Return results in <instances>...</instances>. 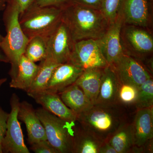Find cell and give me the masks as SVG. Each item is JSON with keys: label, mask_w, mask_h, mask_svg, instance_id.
<instances>
[{"label": "cell", "mask_w": 153, "mask_h": 153, "mask_svg": "<svg viewBox=\"0 0 153 153\" xmlns=\"http://www.w3.org/2000/svg\"><path fill=\"white\" fill-rule=\"evenodd\" d=\"M99 153H117L113 147L107 141L103 142L99 149Z\"/></svg>", "instance_id": "d6a6232c"}, {"label": "cell", "mask_w": 153, "mask_h": 153, "mask_svg": "<svg viewBox=\"0 0 153 153\" xmlns=\"http://www.w3.org/2000/svg\"><path fill=\"white\" fill-rule=\"evenodd\" d=\"M102 142L82 128L75 129L72 153H99Z\"/></svg>", "instance_id": "603a6c76"}, {"label": "cell", "mask_w": 153, "mask_h": 153, "mask_svg": "<svg viewBox=\"0 0 153 153\" xmlns=\"http://www.w3.org/2000/svg\"><path fill=\"white\" fill-rule=\"evenodd\" d=\"M18 118L25 123L30 145L43 140H47L44 126L33 105L27 101L20 102Z\"/></svg>", "instance_id": "9a60e30c"}, {"label": "cell", "mask_w": 153, "mask_h": 153, "mask_svg": "<svg viewBox=\"0 0 153 153\" xmlns=\"http://www.w3.org/2000/svg\"><path fill=\"white\" fill-rule=\"evenodd\" d=\"M106 141L117 153H130L134 146L132 123L126 121Z\"/></svg>", "instance_id": "44dd1931"}, {"label": "cell", "mask_w": 153, "mask_h": 153, "mask_svg": "<svg viewBox=\"0 0 153 153\" xmlns=\"http://www.w3.org/2000/svg\"><path fill=\"white\" fill-rule=\"evenodd\" d=\"M64 104L78 115L93 106L82 89L76 83L58 93Z\"/></svg>", "instance_id": "d6986e66"}, {"label": "cell", "mask_w": 153, "mask_h": 153, "mask_svg": "<svg viewBox=\"0 0 153 153\" xmlns=\"http://www.w3.org/2000/svg\"><path fill=\"white\" fill-rule=\"evenodd\" d=\"M102 1V0H73L72 2L100 10Z\"/></svg>", "instance_id": "1f68e13d"}, {"label": "cell", "mask_w": 153, "mask_h": 153, "mask_svg": "<svg viewBox=\"0 0 153 153\" xmlns=\"http://www.w3.org/2000/svg\"><path fill=\"white\" fill-rule=\"evenodd\" d=\"M20 105L19 97L16 94H13L10 99L11 111L9 114L7 131L2 144L3 153H30L24 141L18 118Z\"/></svg>", "instance_id": "ba28073f"}, {"label": "cell", "mask_w": 153, "mask_h": 153, "mask_svg": "<svg viewBox=\"0 0 153 153\" xmlns=\"http://www.w3.org/2000/svg\"><path fill=\"white\" fill-rule=\"evenodd\" d=\"M132 125L134 146H142L153 139V106L137 109Z\"/></svg>", "instance_id": "2e32d148"}, {"label": "cell", "mask_w": 153, "mask_h": 153, "mask_svg": "<svg viewBox=\"0 0 153 153\" xmlns=\"http://www.w3.org/2000/svg\"><path fill=\"white\" fill-rule=\"evenodd\" d=\"M83 70L66 62L55 68L45 90L58 93L76 82Z\"/></svg>", "instance_id": "5bb4252c"}, {"label": "cell", "mask_w": 153, "mask_h": 153, "mask_svg": "<svg viewBox=\"0 0 153 153\" xmlns=\"http://www.w3.org/2000/svg\"><path fill=\"white\" fill-rule=\"evenodd\" d=\"M120 82L139 86L152 74L144 64L133 57L123 54L111 65Z\"/></svg>", "instance_id": "9c48e42d"}, {"label": "cell", "mask_w": 153, "mask_h": 153, "mask_svg": "<svg viewBox=\"0 0 153 153\" xmlns=\"http://www.w3.org/2000/svg\"><path fill=\"white\" fill-rule=\"evenodd\" d=\"M62 8L40 7L34 3L20 14L19 22L29 39L36 36L48 37L62 22Z\"/></svg>", "instance_id": "277c9868"}, {"label": "cell", "mask_w": 153, "mask_h": 153, "mask_svg": "<svg viewBox=\"0 0 153 153\" xmlns=\"http://www.w3.org/2000/svg\"><path fill=\"white\" fill-rule=\"evenodd\" d=\"M30 149L36 153H59L47 140H43L31 144Z\"/></svg>", "instance_id": "83f0119b"}, {"label": "cell", "mask_w": 153, "mask_h": 153, "mask_svg": "<svg viewBox=\"0 0 153 153\" xmlns=\"http://www.w3.org/2000/svg\"><path fill=\"white\" fill-rule=\"evenodd\" d=\"M124 23L123 14L120 9L114 22L109 24L104 36L98 40L102 52L108 65L123 54L120 44V32Z\"/></svg>", "instance_id": "7c38bea8"}, {"label": "cell", "mask_w": 153, "mask_h": 153, "mask_svg": "<svg viewBox=\"0 0 153 153\" xmlns=\"http://www.w3.org/2000/svg\"><path fill=\"white\" fill-rule=\"evenodd\" d=\"M59 64L48 57L41 61L33 83L27 91L29 96L45 90L54 69Z\"/></svg>", "instance_id": "7402d4cb"}, {"label": "cell", "mask_w": 153, "mask_h": 153, "mask_svg": "<svg viewBox=\"0 0 153 153\" xmlns=\"http://www.w3.org/2000/svg\"><path fill=\"white\" fill-rule=\"evenodd\" d=\"M138 86L136 85L120 82L117 103L122 106L134 105L138 93Z\"/></svg>", "instance_id": "484cf974"}, {"label": "cell", "mask_w": 153, "mask_h": 153, "mask_svg": "<svg viewBox=\"0 0 153 153\" xmlns=\"http://www.w3.org/2000/svg\"><path fill=\"white\" fill-rule=\"evenodd\" d=\"M124 23L153 31V0H122Z\"/></svg>", "instance_id": "8fae6325"}, {"label": "cell", "mask_w": 153, "mask_h": 153, "mask_svg": "<svg viewBox=\"0 0 153 153\" xmlns=\"http://www.w3.org/2000/svg\"><path fill=\"white\" fill-rule=\"evenodd\" d=\"M119 84V80L111 66L108 65L103 68L100 87L94 104L117 103V99Z\"/></svg>", "instance_id": "e0dca14e"}, {"label": "cell", "mask_w": 153, "mask_h": 153, "mask_svg": "<svg viewBox=\"0 0 153 153\" xmlns=\"http://www.w3.org/2000/svg\"><path fill=\"white\" fill-rule=\"evenodd\" d=\"M47 38L36 36L30 38L25 48L24 55L34 63L44 60L47 55Z\"/></svg>", "instance_id": "cb8c5ba5"}, {"label": "cell", "mask_w": 153, "mask_h": 153, "mask_svg": "<svg viewBox=\"0 0 153 153\" xmlns=\"http://www.w3.org/2000/svg\"><path fill=\"white\" fill-rule=\"evenodd\" d=\"M20 14L16 7L7 4L3 17L7 34L0 42V48L11 63L10 76L16 72L29 41L20 26Z\"/></svg>", "instance_id": "3957f363"}, {"label": "cell", "mask_w": 153, "mask_h": 153, "mask_svg": "<svg viewBox=\"0 0 153 153\" xmlns=\"http://www.w3.org/2000/svg\"><path fill=\"white\" fill-rule=\"evenodd\" d=\"M62 21L75 42L85 39L99 40L109 25L100 10L74 2L62 8Z\"/></svg>", "instance_id": "6da1fadb"}, {"label": "cell", "mask_w": 153, "mask_h": 153, "mask_svg": "<svg viewBox=\"0 0 153 153\" xmlns=\"http://www.w3.org/2000/svg\"><path fill=\"white\" fill-rule=\"evenodd\" d=\"M3 38H4V37L2 36L1 34H0V42H1L2 41Z\"/></svg>", "instance_id": "8d00e7d4"}, {"label": "cell", "mask_w": 153, "mask_h": 153, "mask_svg": "<svg viewBox=\"0 0 153 153\" xmlns=\"http://www.w3.org/2000/svg\"><path fill=\"white\" fill-rule=\"evenodd\" d=\"M7 79L5 78L0 79V87H1V86L4 83H5V82L7 81Z\"/></svg>", "instance_id": "d590c367"}, {"label": "cell", "mask_w": 153, "mask_h": 153, "mask_svg": "<svg viewBox=\"0 0 153 153\" xmlns=\"http://www.w3.org/2000/svg\"><path fill=\"white\" fill-rule=\"evenodd\" d=\"M122 0H102L100 11L109 24L114 22L120 10Z\"/></svg>", "instance_id": "4316f807"}, {"label": "cell", "mask_w": 153, "mask_h": 153, "mask_svg": "<svg viewBox=\"0 0 153 153\" xmlns=\"http://www.w3.org/2000/svg\"><path fill=\"white\" fill-rule=\"evenodd\" d=\"M35 1L36 0H6V2L7 4L16 7L21 14L34 4Z\"/></svg>", "instance_id": "4dcf8cb0"}, {"label": "cell", "mask_w": 153, "mask_h": 153, "mask_svg": "<svg viewBox=\"0 0 153 153\" xmlns=\"http://www.w3.org/2000/svg\"><path fill=\"white\" fill-rule=\"evenodd\" d=\"M9 115L0 107V153H3L2 144L7 131Z\"/></svg>", "instance_id": "f546056e"}, {"label": "cell", "mask_w": 153, "mask_h": 153, "mask_svg": "<svg viewBox=\"0 0 153 153\" xmlns=\"http://www.w3.org/2000/svg\"><path fill=\"white\" fill-rule=\"evenodd\" d=\"M75 42L63 22L47 38V57L58 64L68 62Z\"/></svg>", "instance_id": "30bf717a"}, {"label": "cell", "mask_w": 153, "mask_h": 153, "mask_svg": "<svg viewBox=\"0 0 153 153\" xmlns=\"http://www.w3.org/2000/svg\"><path fill=\"white\" fill-rule=\"evenodd\" d=\"M137 109L153 106V80L150 78L139 86L138 93L134 105Z\"/></svg>", "instance_id": "d4e9b609"}, {"label": "cell", "mask_w": 153, "mask_h": 153, "mask_svg": "<svg viewBox=\"0 0 153 153\" xmlns=\"http://www.w3.org/2000/svg\"><path fill=\"white\" fill-rule=\"evenodd\" d=\"M152 32L124 23L120 32V44L123 54L142 62L152 57Z\"/></svg>", "instance_id": "8992f818"}, {"label": "cell", "mask_w": 153, "mask_h": 153, "mask_svg": "<svg viewBox=\"0 0 153 153\" xmlns=\"http://www.w3.org/2000/svg\"><path fill=\"white\" fill-rule=\"evenodd\" d=\"M5 2H6V0H0V10L3 8Z\"/></svg>", "instance_id": "e575fe53"}, {"label": "cell", "mask_w": 153, "mask_h": 153, "mask_svg": "<svg viewBox=\"0 0 153 153\" xmlns=\"http://www.w3.org/2000/svg\"><path fill=\"white\" fill-rule=\"evenodd\" d=\"M0 62H4L6 63H10L7 57H6L5 55L4 54L1 48H0Z\"/></svg>", "instance_id": "836d02e7"}, {"label": "cell", "mask_w": 153, "mask_h": 153, "mask_svg": "<svg viewBox=\"0 0 153 153\" xmlns=\"http://www.w3.org/2000/svg\"><path fill=\"white\" fill-rule=\"evenodd\" d=\"M103 68H88L83 70L74 83L83 91L92 104L98 95Z\"/></svg>", "instance_id": "ffe728a7"}, {"label": "cell", "mask_w": 153, "mask_h": 153, "mask_svg": "<svg viewBox=\"0 0 153 153\" xmlns=\"http://www.w3.org/2000/svg\"><path fill=\"white\" fill-rule=\"evenodd\" d=\"M81 127L101 141H106L123 123L127 121L122 105L94 104L77 116Z\"/></svg>", "instance_id": "7a4b0ae2"}, {"label": "cell", "mask_w": 153, "mask_h": 153, "mask_svg": "<svg viewBox=\"0 0 153 153\" xmlns=\"http://www.w3.org/2000/svg\"><path fill=\"white\" fill-rule=\"evenodd\" d=\"M38 68V65L23 55L19 61L16 72L11 76L10 87L27 92L33 83Z\"/></svg>", "instance_id": "ac0fdd59"}, {"label": "cell", "mask_w": 153, "mask_h": 153, "mask_svg": "<svg viewBox=\"0 0 153 153\" xmlns=\"http://www.w3.org/2000/svg\"><path fill=\"white\" fill-rule=\"evenodd\" d=\"M36 111L44 126L47 140L59 153H72L74 123L63 120L43 108Z\"/></svg>", "instance_id": "5b68a950"}, {"label": "cell", "mask_w": 153, "mask_h": 153, "mask_svg": "<svg viewBox=\"0 0 153 153\" xmlns=\"http://www.w3.org/2000/svg\"><path fill=\"white\" fill-rule=\"evenodd\" d=\"M68 62L82 68H104L108 65L98 40L85 39L76 41Z\"/></svg>", "instance_id": "52a82bcc"}, {"label": "cell", "mask_w": 153, "mask_h": 153, "mask_svg": "<svg viewBox=\"0 0 153 153\" xmlns=\"http://www.w3.org/2000/svg\"><path fill=\"white\" fill-rule=\"evenodd\" d=\"M30 97L44 109L63 120L70 123L76 121L77 115L64 104L58 93L43 90Z\"/></svg>", "instance_id": "4fadbf2b"}, {"label": "cell", "mask_w": 153, "mask_h": 153, "mask_svg": "<svg viewBox=\"0 0 153 153\" xmlns=\"http://www.w3.org/2000/svg\"><path fill=\"white\" fill-rule=\"evenodd\" d=\"M73 0H36L35 4L40 7H55L62 8Z\"/></svg>", "instance_id": "f1b7e54d"}]
</instances>
